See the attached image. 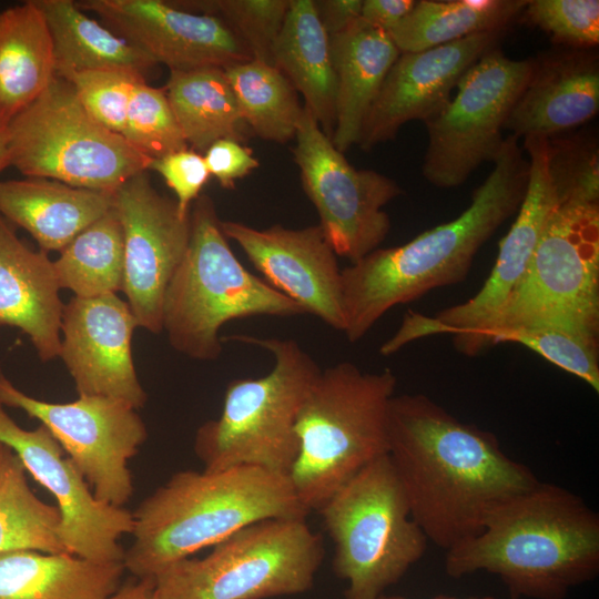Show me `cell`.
I'll use <instances>...</instances> for the list:
<instances>
[{
    "mask_svg": "<svg viewBox=\"0 0 599 599\" xmlns=\"http://www.w3.org/2000/svg\"><path fill=\"white\" fill-rule=\"evenodd\" d=\"M336 74V118L333 145L342 153L357 144L365 116L400 51L388 32L361 18L329 37Z\"/></svg>",
    "mask_w": 599,
    "mask_h": 599,
    "instance_id": "25",
    "label": "cell"
},
{
    "mask_svg": "<svg viewBox=\"0 0 599 599\" xmlns=\"http://www.w3.org/2000/svg\"><path fill=\"white\" fill-rule=\"evenodd\" d=\"M149 171L158 172L174 191L179 211L183 215L190 214L191 203L200 196L210 177L204 158L189 148L152 160Z\"/></svg>",
    "mask_w": 599,
    "mask_h": 599,
    "instance_id": "41",
    "label": "cell"
},
{
    "mask_svg": "<svg viewBox=\"0 0 599 599\" xmlns=\"http://www.w3.org/2000/svg\"><path fill=\"white\" fill-rule=\"evenodd\" d=\"M173 6L220 18L244 44L252 59L272 64V48L291 0H180Z\"/></svg>",
    "mask_w": 599,
    "mask_h": 599,
    "instance_id": "35",
    "label": "cell"
},
{
    "mask_svg": "<svg viewBox=\"0 0 599 599\" xmlns=\"http://www.w3.org/2000/svg\"><path fill=\"white\" fill-rule=\"evenodd\" d=\"M445 571L499 577L510 599H565L599 573V515L579 495L539 480L446 551Z\"/></svg>",
    "mask_w": 599,
    "mask_h": 599,
    "instance_id": "3",
    "label": "cell"
},
{
    "mask_svg": "<svg viewBox=\"0 0 599 599\" xmlns=\"http://www.w3.org/2000/svg\"><path fill=\"white\" fill-rule=\"evenodd\" d=\"M123 562H98L68 552L0 554V599H108L121 586Z\"/></svg>",
    "mask_w": 599,
    "mask_h": 599,
    "instance_id": "27",
    "label": "cell"
},
{
    "mask_svg": "<svg viewBox=\"0 0 599 599\" xmlns=\"http://www.w3.org/2000/svg\"><path fill=\"white\" fill-rule=\"evenodd\" d=\"M509 328L599 338V202L558 204L519 281L491 321L457 351L475 356Z\"/></svg>",
    "mask_w": 599,
    "mask_h": 599,
    "instance_id": "8",
    "label": "cell"
},
{
    "mask_svg": "<svg viewBox=\"0 0 599 599\" xmlns=\"http://www.w3.org/2000/svg\"><path fill=\"white\" fill-rule=\"evenodd\" d=\"M499 343L521 344L599 392V341L550 328H509L490 333L485 349Z\"/></svg>",
    "mask_w": 599,
    "mask_h": 599,
    "instance_id": "38",
    "label": "cell"
},
{
    "mask_svg": "<svg viewBox=\"0 0 599 599\" xmlns=\"http://www.w3.org/2000/svg\"><path fill=\"white\" fill-rule=\"evenodd\" d=\"M60 522L58 507L37 497L19 457L0 443V554L67 552L60 539Z\"/></svg>",
    "mask_w": 599,
    "mask_h": 599,
    "instance_id": "32",
    "label": "cell"
},
{
    "mask_svg": "<svg viewBox=\"0 0 599 599\" xmlns=\"http://www.w3.org/2000/svg\"><path fill=\"white\" fill-rule=\"evenodd\" d=\"M547 171L559 204L599 202V144L595 131L547 139Z\"/></svg>",
    "mask_w": 599,
    "mask_h": 599,
    "instance_id": "36",
    "label": "cell"
},
{
    "mask_svg": "<svg viewBox=\"0 0 599 599\" xmlns=\"http://www.w3.org/2000/svg\"><path fill=\"white\" fill-rule=\"evenodd\" d=\"M112 207V193L42 179L0 181V214L28 231L41 251H62Z\"/></svg>",
    "mask_w": 599,
    "mask_h": 599,
    "instance_id": "24",
    "label": "cell"
},
{
    "mask_svg": "<svg viewBox=\"0 0 599 599\" xmlns=\"http://www.w3.org/2000/svg\"><path fill=\"white\" fill-rule=\"evenodd\" d=\"M521 14L557 44L592 49L599 43L598 0H530Z\"/></svg>",
    "mask_w": 599,
    "mask_h": 599,
    "instance_id": "40",
    "label": "cell"
},
{
    "mask_svg": "<svg viewBox=\"0 0 599 599\" xmlns=\"http://www.w3.org/2000/svg\"><path fill=\"white\" fill-rule=\"evenodd\" d=\"M531 68L532 59L512 60L494 47L466 71L455 97L425 123L423 175L430 184L456 187L481 163L494 162L505 139V122Z\"/></svg>",
    "mask_w": 599,
    "mask_h": 599,
    "instance_id": "12",
    "label": "cell"
},
{
    "mask_svg": "<svg viewBox=\"0 0 599 599\" xmlns=\"http://www.w3.org/2000/svg\"><path fill=\"white\" fill-rule=\"evenodd\" d=\"M133 514L123 565L133 578L152 579L251 524L306 519L287 476L256 467L180 470L145 497Z\"/></svg>",
    "mask_w": 599,
    "mask_h": 599,
    "instance_id": "4",
    "label": "cell"
},
{
    "mask_svg": "<svg viewBox=\"0 0 599 599\" xmlns=\"http://www.w3.org/2000/svg\"><path fill=\"white\" fill-rule=\"evenodd\" d=\"M317 512L334 546L333 571L347 582L344 599H376L426 551L428 539L388 454L361 469Z\"/></svg>",
    "mask_w": 599,
    "mask_h": 599,
    "instance_id": "9",
    "label": "cell"
},
{
    "mask_svg": "<svg viewBox=\"0 0 599 599\" xmlns=\"http://www.w3.org/2000/svg\"><path fill=\"white\" fill-rule=\"evenodd\" d=\"M521 149L529 161L526 193L481 290L468 301L435 316L408 312L397 332L382 345V355L389 356L416 339L441 334L453 335L458 349L485 327L505 303L524 274L550 214L559 204L547 171V138H525Z\"/></svg>",
    "mask_w": 599,
    "mask_h": 599,
    "instance_id": "15",
    "label": "cell"
},
{
    "mask_svg": "<svg viewBox=\"0 0 599 599\" xmlns=\"http://www.w3.org/2000/svg\"><path fill=\"white\" fill-rule=\"evenodd\" d=\"M528 177L529 161L518 139L509 134L463 214L403 245L378 247L342 270L347 339L359 341L394 306L463 282L479 248L517 213Z\"/></svg>",
    "mask_w": 599,
    "mask_h": 599,
    "instance_id": "2",
    "label": "cell"
},
{
    "mask_svg": "<svg viewBox=\"0 0 599 599\" xmlns=\"http://www.w3.org/2000/svg\"><path fill=\"white\" fill-rule=\"evenodd\" d=\"M60 253L53 262L60 288H68L82 298L121 291L124 238L113 207L80 232Z\"/></svg>",
    "mask_w": 599,
    "mask_h": 599,
    "instance_id": "33",
    "label": "cell"
},
{
    "mask_svg": "<svg viewBox=\"0 0 599 599\" xmlns=\"http://www.w3.org/2000/svg\"><path fill=\"white\" fill-rule=\"evenodd\" d=\"M415 0H364L361 19L388 32L415 7Z\"/></svg>",
    "mask_w": 599,
    "mask_h": 599,
    "instance_id": "44",
    "label": "cell"
},
{
    "mask_svg": "<svg viewBox=\"0 0 599 599\" xmlns=\"http://www.w3.org/2000/svg\"><path fill=\"white\" fill-rule=\"evenodd\" d=\"M190 223L189 245L162 307V331L176 352L196 361H216L223 352L220 329L226 322L305 314L297 303L241 264L210 196L202 194L194 201Z\"/></svg>",
    "mask_w": 599,
    "mask_h": 599,
    "instance_id": "6",
    "label": "cell"
},
{
    "mask_svg": "<svg viewBox=\"0 0 599 599\" xmlns=\"http://www.w3.org/2000/svg\"><path fill=\"white\" fill-rule=\"evenodd\" d=\"M10 165L8 121L0 120V171Z\"/></svg>",
    "mask_w": 599,
    "mask_h": 599,
    "instance_id": "46",
    "label": "cell"
},
{
    "mask_svg": "<svg viewBox=\"0 0 599 599\" xmlns=\"http://www.w3.org/2000/svg\"><path fill=\"white\" fill-rule=\"evenodd\" d=\"M224 71L251 132L277 143L295 138L303 106L296 90L276 67L252 59Z\"/></svg>",
    "mask_w": 599,
    "mask_h": 599,
    "instance_id": "34",
    "label": "cell"
},
{
    "mask_svg": "<svg viewBox=\"0 0 599 599\" xmlns=\"http://www.w3.org/2000/svg\"><path fill=\"white\" fill-rule=\"evenodd\" d=\"M0 443L54 497L61 517L60 539L68 554L98 562H123L125 549L120 540L131 535L133 514L98 500L44 425L21 428L0 403Z\"/></svg>",
    "mask_w": 599,
    "mask_h": 599,
    "instance_id": "17",
    "label": "cell"
},
{
    "mask_svg": "<svg viewBox=\"0 0 599 599\" xmlns=\"http://www.w3.org/2000/svg\"><path fill=\"white\" fill-rule=\"evenodd\" d=\"M203 158L210 175L225 189H233L236 180L260 165L250 148L231 139H221L211 144Z\"/></svg>",
    "mask_w": 599,
    "mask_h": 599,
    "instance_id": "42",
    "label": "cell"
},
{
    "mask_svg": "<svg viewBox=\"0 0 599 599\" xmlns=\"http://www.w3.org/2000/svg\"><path fill=\"white\" fill-rule=\"evenodd\" d=\"M527 0H419L388 31L400 53L419 52L466 37L505 28Z\"/></svg>",
    "mask_w": 599,
    "mask_h": 599,
    "instance_id": "31",
    "label": "cell"
},
{
    "mask_svg": "<svg viewBox=\"0 0 599 599\" xmlns=\"http://www.w3.org/2000/svg\"><path fill=\"white\" fill-rule=\"evenodd\" d=\"M105 27L170 71L225 69L252 60L244 44L217 17L182 10L164 0H80Z\"/></svg>",
    "mask_w": 599,
    "mask_h": 599,
    "instance_id": "18",
    "label": "cell"
},
{
    "mask_svg": "<svg viewBox=\"0 0 599 599\" xmlns=\"http://www.w3.org/2000/svg\"><path fill=\"white\" fill-rule=\"evenodd\" d=\"M0 403L38 419L67 451L101 502L123 508L133 495L129 461L148 438V429L129 404L104 396H79L49 403L18 389L0 374Z\"/></svg>",
    "mask_w": 599,
    "mask_h": 599,
    "instance_id": "14",
    "label": "cell"
},
{
    "mask_svg": "<svg viewBox=\"0 0 599 599\" xmlns=\"http://www.w3.org/2000/svg\"><path fill=\"white\" fill-rule=\"evenodd\" d=\"M55 77L51 35L34 0L0 12V120L33 102Z\"/></svg>",
    "mask_w": 599,
    "mask_h": 599,
    "instance_id": "28",
    "label": "cell"
},
{
    "mask_svg": "<svg viewBox=\"0 0 599 599\" xmlns=\"http://www.w3.org/2000/svg\"><path fill=\"white\" fill-rule=\"evenodd\" d=\"M8 138L10 165L27 177L108 193L149 171L152 161L94 121L71 83L58 75L8 121Z\"/></svg>",
    "mask_w": 599,
    "mask_h": 599,
    "instance_id": "11",
    "label": "cell"
},
{
    "mask_svg": "<svg viewBox=\"0 0 599 599\" xmlns=\"http://www.w3.org/2000/svg\"><path fill=\"white\" fill-rule=\"evenodd\" d=\"M317 16L327 34L345 31L361 18L363 0L314 1Z\"/></svg>",
    "mask_w": 599,
    "mask_h": 599,
    "instance_id": "43",
    "label": "cell"
},
{
    "mask_svg": "<svg viewBox=\"0 0 599 599\" xmlns=\"http://www.w3.org/2000/svg\"><path fill=\"white\" fill-rule=\"evenodd\" d=\"M122 136L151 160L189 148L164 88L146 81L133 90Z\"/></svg>",
    "mask_w": 599,
    "mask_h": 599,
    "instance_id": "37",
    "label": "cell"
},
{
    "mask_svg": "<svg viewBox=\"0 0 599 599\" xmlns=\"http://www.w3.org/2000/svg\"><path fill=\"white\" fill-rule=\"evenodd\" d=\"M148 172L131 176L112 192V207L124 238L121 291L138 325L159 334L164 295L186 252L191 223L176 200L153 187Z\"/></svg>",
    "mask_w": 599,
    "mask_h": 599,
    "instance_id": "16",
    "label": "cell"
},
{
    "mask_svg": "<svg viewBox=\"0 0 599 599\" xmlns=\"http://www.w3.org/2000/svg\"><path fill=\"white\" fill-rule=\"evenodd\" d=\"M295 139L294 161L326 240L337 256L359 261L386 238L390 219L383 209L403 193L400 186L376 171L352 166L305 105Z\"/></svg>",
    "mask_w": 599,
    "mask_h": 599,
    "instance_id": "13",
    "label": "cell"
},
{
    "mask_svg": "<svg viewBox=\"0 0 599 599\" xmlns=\"http://www.w3.org/2000/svg\"><path fill=\"white\" fill-rule=\"evenodd\" d=\"M203 558L175 561L153 578L154 599H268L308 591L324 558L306 519H265L220 542Z\"/></svg>",
    "mask_w": 599,
    "mask_h": 599,
    "instance_id": "10",
    "label": "cell"
},
{
    "mask_svg": "<svg viewBox=\"0 0 599 599\" xmlns=\"http://www.w3.org/2000/svg\"><path fill=\"white\" fill-rule=\"evenodd\" d=\"M397 379L351 362L321 369L300 409V451L288 475L302 505L317 511L366 465L388 453L387 416Z\"/></svg>",
    "mask_w": 599,
    "mask_h": 599,
    "instance_id": "5",
    "label": "cell"
},
{
    "mask_svg": "<svg viewBox=\"0 0 599 599\" xmlns=\"http://www.w3.org/2000/svg\"><path fill=\"white\" fill-rule=\"evenodd\" d=\"M227 240L235 242L267 283L326 325L344 331L342 270L322 227L255 229L221 221Z\"/></svg>",
    "mask_w": 599,
    "mask_h": 599,
    "instance_id": "19",
    "label": "cell"
},
{
    "mask_svg": "<svg viewBox=\"0 0 599 599\" xmlns=\"http://www.w3.org/2000/svg\"><path fill=\"white\" fill-rule=\"evenodd\" d=\"M272 64L298 91L305 106L332 139L336 118V74L329 35L321 23L313 0H291L283 26L272 48Z\"/></svg>",
    "mask_w": 599,
    "mask_h": 599,
    "instance_id": "26",
    "label": "cell"
},
{
    "mask_svg": "<svg viewBox=\"0 0 599 599\" xmlns=\"http://www.w3.org/2000/svg\"><path fill=\"white\" fill-rule=\"evenodd\" d=\"M501 33L481 32L424 51L400 53L365 116L359 148L370 150L394 139L405 123H426L437 116L466 71L496 47Z\"/></svg>",
    "mask_w": 599,
    "mask_h": 599,
    "instance_id": "21",
    "label": "cell"
},
{
    "mask_svg": "<svg viewBox=\"0 0 599 599\" xmlns=\"http://www.w3.org/2000/svg\"><path fill=\"white\" fill-rule=\"evenodd\" d=\"M376 599H406L405 597L403 596H398V595H386V593H383L380 595L379 597H377ZM432 599H460V598H457V597H454V596H447V595H438ZM466 599H497L493 596H483V597H471V598H466Z\"/></svg>",
    "mask_w": 599,
    "mask_h": 599,
    "instance_id": "47",
    "label": "cell"
},
{
    "mask_svg": "<svg viewBox=\"0 0 599 599\" xmlns=\"http://www.w3.org/2000/svg\"><path fill=\"white\" fill-rule=\"evenodd\" d=\"M47 22L55 75L123 69L143 74L158 63L144 51L90 18L73 0H34Z\"/></svg>",
    "mask_w": 599,
    "mask_h": 599,
    "instance_id": "29",
    "label": "cell"
},
{
    "mask_svg": "<svg viewBox=\"0 0 599 599\" xmlns=\"http://www.w3.org/2000/svg\"><path fill=\"white\" fill-rule=\"evenodd\" d=\"M388 456L412 517L447 551L477 535L488 515L539 483L502 450L497 436L458 420L423 394L394 395Z\"/></svg>",
    "mask_w": 599,
    "mask_h": 599,
    "instance_id": "1",
    "label": "cell"
},
{
    "mask_svg": "<svg viewBox=\"0 0 599 599\" xmlns=\"http://www.w3.org/2000/svg\"><path fill=\"white\" fill-rule=\"evenodd\" d=\"M230 339L266 349L274 365L265 376L227 384L221 415L196 430L194 453L205 471L256 467L288 477L300 451L297 416L321 368L294 339Z\"/></svg>",
    "mask_w": 599,
    "mask_h": 599,
    "instance_id": "7",
    "label": "cell"
},
{
    "mask_svg": "<svg viewBox=\"0 0 599 599\" xmlns=\"http://www.w3.org/2000/svg\"><path fill=\"white\" fill-rule=\"evenodd\" d=\"M138 322L116 294L82 298L64 305L60 357L79 396H104L138 409L148 395L139 382L131 352Z\"/></svg>",
    "mask_w": 599,
    "mask_h": 599,
    "instance_id": "20",
    "label": "cell"
},
{
    "mask_svg": "<svg viewBox=\"0 0 599 599\" xmlns=\"http://www.w3.org/2000/svg\"><path fill=\"white\" fill-rule=\"evenodd\" d=\"M108 599H154L152 579L133 578L121 583Z\"/></svg>",
    "mask_w": 599,
    "mask_h": 599,
    "instance_id": "45",
    "label": "cell"
},
{
    "mask_svg": "<svg viewBox=\"0 0 599 599\" xmlns=\"http://www.w3.org/2000/svg\"><path fill=\"white\" fill-rule=\"evenodd\" d=\"M599 110V59L592 49H556L532 59L529 79L504 130L519 138H552Z\"/></svg>",
    "mask_w": 599,
    "mask_h": 599,
    "instance_id": "22",
    "label": "cell"
},
{
    "mask_svg": "<svg viewBox=\"0 0 599 599\" xmlns=\"http://www.w3.org/2000/svg\"><path fill=\"white\" fill-rule=\"evenodd\" d=\"M65 80L94 121L122 135L133 90L146 78L131 70L103 69L75 72Z\"/></svg>",
    "mask_w": 599,
    "mask_h": 599,
    "instance_id": "39",
    "label": "cell"
},
{
    "mask_svg": "<svg viewBox=\"0 0 599 599\" xmlns=\"http://www.w3.org/2000/svg\"><path fill=\"white\" fill-rule=\"evenodd\" d=\"M53 262L0 214V327L22 331L42 362L60 355L63 303Z\"/></svg>",
    "mask_w": 599,
    "mask_h": 599,
    "instance_id": "23",
    "label": "cell"
},
{
    "mask_svg": "<svg viewBox=\"0 0 599 599\" xmlns=\"http://www.w3.org/2000/svg\"><path fill=\"white\" fill-rule=\"evenodd\" d=\"M187 145L205 152L221 139L246 142L251 130L241 113L224 69L171 70L164 87Z\"/></svg>",
    "mask_w": 599,
    "mask_h": 599,
    "instance_id": "30",
    "label": "cell"
}]
</instances>
